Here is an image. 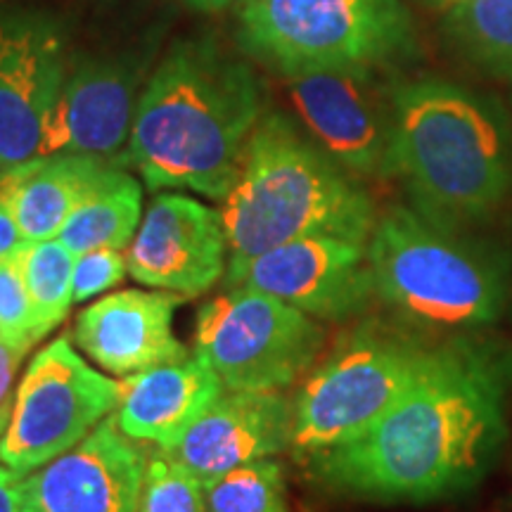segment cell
Segmentation results:
<instances>
[{"label": "cell", "instance_id": "6da1fadb", "mask_svg": "<svg viewBox=\"0 0 512 512\" xmlns=\"http://www.w3.org/2000/svg\"><path fill=\"white\" fill-rule=\"evenodd\" d=\"M510 389V347L453 335L375 425L306 458L311 477L332 494L373 503H432L467 494L501 451Z\"/></svg>", "mask_w": 512, "mask_h": 512}, {"label": "cell", "instance_id": "7a4b0ae2", "mask_svg": "<svg viewBox=\"0 0 512 512\" xmlns=\"http://www.w3.org/2000/svg\"><path fill=\"white\" fill-rule=\"evenodd\" d=\"M264 88L254 69L216 41H176L147 76L121 166L147 188L190 190L223 202L238 181Z\"/></svg>", "mask_w": 512, "mask_h": 512}, {"label": "cell", "instance_id": "3957f363", "mask_svg": "<svg viewBox=\"0 0 512 512\" xmlns=\"http://www.w3.org/2000/svg\"><path fill=\"white\" fill-rule=\"evenodd\" d=\"M389 176L413 209L446 226L486 221L512 185V143L489 100L444 79L392 88Z\"/></svg>", "mask_w": 512, "mask_h": 512}, {"label": "cell", "instance_id": "277c9868", "mask_svg": "<svg viewBox=\"0 0 512 512\" xmlns=\"http://www.w3.org/2000/svg\"><path fill=\"white\" fill-rule=\"evenodd\" d=\"M219 211L228 264L316 235L368 242L377 223L375 204L356 176L280 112L256 124Z\"/></svg>", "mask_w": 512, "mask_h": 512}, {"label": "cell", "instance_id": "5b68a950", "mask_svg": "<svg viewBox=\"0 0 512 512\" xmlns=\"http://www.w3.org/2000/svg\"><path fill=\"white\" fill-rule=\"evenodd\" d=\"M368 259L377 297L413 328L470 335L508 309V256L413 207L377 216Z\"/></svg>", "mask_w": 512, "mask_h": 512}, {"label": "cell", "instance_id": "8992f818", "mask_svg": "<svg viewBox=\"0 0 512 512\" xmlns=\"http://www.w3.org/2000/svg\"><path fill=\"white\" fill-rule=\"evenodd\" d=\"M238 46L285 79L323 69H377L413 48L403 0H238Z\"/></svg>", "mask_w": 512, "mask_h": 512}, {"label": "cell", "instance_id": "52a82bcc", "mask_svg": "<svg viewBox=\"0 0 512 512\" xmlns=\"http://www.w3.org/2000/svg\"><path fill=\"white\" fill-rule=\"evenodd\" d=\"M439 344L384 323L344 337L292 403L294 453L311 458L366 432L432 366Z\"/></svg>", "mask_w": 512, "mask_h": 512}, {"label": "cell", "instance_id": "ba28073f", "mask_svg": "<svg viewBox=\"0 0 512 512\" xmlns=\"http://www.w3.org/2000/svg\"><path fill=\"white\" fill-rule=\"evenodd\" d=\"M325 330L273 294L230 287L197 313L192 347L230 392H278L309 370Z\"/></svg>", "mask_w": 512, "mask_h": 512}, {"label": "cell", "instance_id": "9c48e42d", "mask_svg": "<svg viewBox=\"0 0 512 512\" xmlns=\"http://www.w3.org/2000/svg\"><path fill=\"white\" fill-rule=\"evenodd\" d=\"M121 384L88 366L67 335L31 358L17 384L0 463L29 475L91 434L117 411Z\"/></svg>", "mask_w": 512, "mask_h": 512}, {"label": "cell", "instance_id": "30bf717a", "mask_svg": "<svg viewBox=\"0 0 512 512\" xmlns=\"http://www.w3.org/2000/svg\"><path fill=\"white\" fill-rule=\"evenodd\" d=\"M155 41L105 55H79L46 121L38 155L114 157L128 143Z\"/></svg>", "mask_w": 512, "mask_h": 512}, {"label": "cell", "instance_id": "8fae6325", "mask_svg": "<svg viewBox=\"0 0 512 512\" xmlns=\"http://www.w3.org/2000/svg\"><path fill=\"white\" fill-rule=\"evenodd\" d=\"M228 287H249L323 320H347L377 297L368 242L302 238L228 264Z\"/></svg>", "mask_w": 512, "mask_h": 512}, {"label": "cell", "instance_id": "7c38bea8", "mask_svg": "<svg viewBox=\"0 0 512 512\" xmlns=\"http://www.w3.org/2000/svg\"><path fill=\"white\" fill-rule=\"evenodd\" d=\"M287 93L309 136L351 176H389L392 91L375 69H323L287 79Z\"/></svg>", "mask_w": 512, "mask_h": 512}, {"label": "cell", "instance_id": "4fadbf2b", "mask_svg": "<svg viewBox=\"0 0 512 512\" xmlns=\"http://www.w3.org/2000/svg\"><path fill=\"white\" fill-rule=\"evenodd\" d=\"M69 69L62 27L50 15H0V171L38 155Z\"/></svg>", "mask_w": 512, "mask_h": 512}, {"label": "cell", "instance_id": "5bb4252c", "mask_svg": "<svg viewBox=\"0 0 512 512\" xmlns=\"http://www.w3.org/2000/svg\"><path fill=\"white\" fill-rule=\"evenodd\" d=\"M147 460L114 415L22 477L19 512H138Z\"/></svg>", "mask_w": 512, "mask_h": 512}, {"label": "cell", "instance_id": "9a60e30c", "mask_svg": "<svg viewBox=\"0 0 512 512\" xmlns=\"http://www.w3.org/2000/svg\"><path fill=\"white\" fill-rule=\"evenodd\" d=\"M228 254L221 211L195 197L162 192L126 249V268L147 287L197 297L219 283Z\"/></svg>", "mask_w": 512, "mask_h": 512}, {"label": "cell", "instance_id": "2e32d148", "mask_svg": "<svg viewBox=\"0 0 512 512\" xmlns=\"http://www.w3.org/2000/svg\"><path fill=\"white\" fill-rule=\"evenodd\" d=\"M292 432L294 408L280 392L226 389L166 453L204 484L233 467L292 448Z\"/></svg>", "mask_w": 512, "mask_h": 512}, {"label": "cell", "instance_id": "e0dca14e", "mask_svg": "<svg viewBox=\"0 0 512 512\" xmlns=\"http://www.w3.org/2000/svg\"><path fill=\"white\" fill-rule=\"evenodd\" d=\"M183 294L121 290L102 297L76 318L74 342L105 373L128 377L190 356L174 335Z\"/></svg>", "mask_w": 512, "mask_h": 512}, {"label": "cell", "instance_id": "ac0fdd59", "mask_svg": "<svg viewBox=\"0 0 512 512\" xmlns=\"http://www.w3.org/2000/svg\"><path fill=\"white\" fill-rule=\"evenodd\" d=\"M114 420L133 441L169 451L219 396L226 384L195 354L140 370L121 380Z\"/></svg>", "mask_w": 512, "mask_h": 512}, {"label": "cell", "instance_id": "d6986e66", "mask_svg": "<svg viewBox=\"0 0 512 512\" xmlns=\"http://www.w3.org/2000/svg\"><path fill=\"white\" fill-rule=\"evenodd\" d=\"M107 166L91 155H36L0 171V202L24 240H53Z\"/></svg>", "mask_w": 512, "mask_h": 512}, {"label": "cell", "instance_id": "ffe728a7", "mask_svg": "<svg viewBox=\"0 0 512 512\" xmlns=\"http://www.w3.org/2000/svg\"><path fill=\"white\" fill-rule=\"evenodd\" d=\"M143 221V188L121 164L102 171L88 195L72 211L57 240L74 254L93 249H128Z\"/></svg>", "mask_w": 512, "mask_h": 512}, {"label": "cell", "instance_id": "44dd1931", "mask_svg": "<svg viewBox=\"0 0 512 512\" xmlns=\"http://www.w3.org/2000/svg\"><path fill=\"white\" fill-rule=\"evenodd\" d=\"M15 252L34 311L36 342H41L74 306L76 254L57 238L22 240Z\"/></svg>", "mask_w": 512, "mask_h": 512}, {"label": "cell", "instance_id": "7402d4cb", "mask_svg": "<svg viewBox=\"0 0 512 512\" xmlns=\"http://www.w3.org/2000/svg\"><path fill=\"white\" fill-rule=\"evenodd\" d=\"M446 24L472 62L512 81V0H458Z\"/></svg>", "mask_w": 512, "mask_h": 512}, {"label": "cell", "instance_id": "603a6c76", "mask_svg": "<svg viewBox=\"0 0 512 512\" xmlns=\"http://www.w3.org/2000/svg\"><path fill=\"white\" fill-rule=\"evenodd\" d=\"M207 512H290L285 470L278 460L261 458L204 482Z\"/></svg>", "mask_w": 512, "mask_h": 512}, {"label": "cell", "instance_id": "cb8c5ba5", "mask_svg": "<svg viewBox=\"0 0 512 512\" xmlns=\"http://www.w3.org/2000/svg\"><path fill=\"white\" fill-rule=\"evenodd\" d=\"M138 512H207L204 484L166 451L147 460Z\"/></svg>", "mask_w": 512, "mask_h": 512}, {"label": "cell", "instance_id": "d4e9b609", "mask_svg": "<svg viewBox=\"0 0 512 512\" xmlns=\"http://www.w3.org/2000/svg\"><path fill=\"white\" fill-rule=\"evenodd\" d=\"M0 339L34 347V311L17 252L0 259Z\"/></svg>", "mask_w": 512, "mask_h": 512}, {"label": "cell", "instance_id": "484cf974", "mask_svg": "<svg viewBox=\"0 0 512 512\" xmlns=\"http://www.w3.org/2000/svg\"><path fill=\"white\" fill-rule=\"evenodd\" d=\"M126 256L121 249H93L76 254L74 304L88 302L98 294L117 287L126 275Z\"/></svg>", "mask_w": 512, "mask_h": 512}, {"label": "cell", "instance_id": "4316f807", "mask_svg": "<svg viewBox=\"0 0 512 512\" xmlns=\"http://www.w3.org/2000/svg\"><path fill=\"white\" fill-rule=\"evenodd\" d=\"M29 347L22 344H10L0 339V413H12V401H15V380Z\"/></svg>", "mask_w": 512, "mask_h": 512}, {"label": "cell", "instance_id": "83f0119b", "mask_svg": "<svg viewBox=\"0 0 512 512\" xmlns=\"http://www.w3.org/2000/svg\"><path fill=\"white\" fill-rule=\"evenodd\" d=\"M22 477L24 475L0 463V512H19V484H22Z\"/></svg>", "mask_w": 512, "mask_h": 512}, {"label": "cell", "instance_id": "f1b7e54d", "mask_svg": "<svg viewBox=\"0 0 512 512\" xmlns=\"http://www.w3.org/2000/svg\"><path fill=\"white\" fill-rule=\"evenodd\" d=\"M22 233H19L17 228V221L12 219V214L5 207L3 202H0V259H5V256L12 254L17 249L19 242H22Z\"/></svg>", "mask_w": 512, "mask_h": 512}, {"label": "cell", "instance_id": "f546056e", "mask_svg": "<svg viewBox=\"0 0 512 512\" xmlns=\"http://www.w3.org/2000/svg\"><path fill=\"white\" fill-rule=\"evenodd\" d=\"M181 3L197 12H216V10L228 8V5L235 3V0H181Z\"/></svg>", "mask_w": 512, "mask_h": 512}, {"label": "cell", "instance_id": "4dcf8cb0", "mask_svg": "<svg viewBox=\"0 0 512 512\" xmlns=\"http://www.w3.org/2000/svg\"><path fill=\"white\" fill-rule=\"evenodd\" d=\"M8 422H10V413H0V437H3L5 430H8Z\"/></svg>", "mask_w": 512, "mask_h": 512}, {"label": "cell", "instance_id": "1f68e13d", "mask_svg": "<svg viewBox=\"0 0 512 512\" xmlns=\"http://www.w3.org/2000/svg\"><path fill=\"white\" fill-rule=\"evenodd\" d=\"M432 3H437V5H453V3H458V0H432Z\"/></svg>", "mask_w": 512, "mask_h": 512}]
</instances>
